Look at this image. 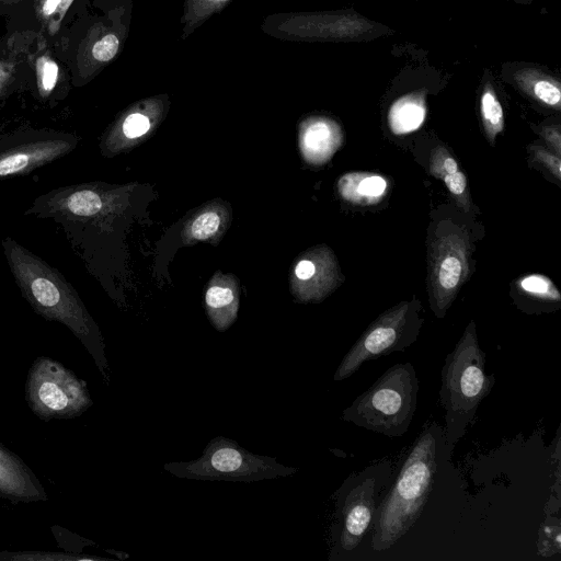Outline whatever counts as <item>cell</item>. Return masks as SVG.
Returning a JSON list of instances; mask_svg holds the SVG:
<instances>
[{
	"mask_svg": "<svg viewBox=\"0 0 561 561\" xmlns=\"http://www.w3.org/2000/svg\"><path fill=\"white\" fill-rule=\"evenodd\" d=\"M163 469L183 479L247 483L289 477L298 471L273 457L252 454L224 436L210 439L198 459L168 462Z\"/></svg>",
	"mask_w": 561,
	"mask_h": 561,
	"instance_id": "cell-5",
	"label": "cell"
},
{
	"mask_svg": "<svg viewBox=\"0 0 561 561\" xmlns=\"http://www.w3.org/2000/svg\"><path fill=\"white\" fill-rule=\"evenodd\" d=\"M231 0H183L182 38L187 37L213 14L222 10Z\"/></svg>",
	"mask_w": 561,
	"mask_h": 561,
	"instance_id": "cell-19",
	"label": "cell"
},
{
	"mask_svg": "<svg viewBox=\"0 0 561 561\" xmlns=\"http://www.w3.org/2000/svg\"><path fill=\"white\" fill-rule=\"evenodd\" d=\"M470 244L466 231L447 226L431 245L430 291L436 317L445 316L469 275Z\"/></svg>",
	"mask_w": 561,
	"mask_h": 561,
	"instance_id": "cell-8",
	"label": "cell"
},
{
	"mask_svg": "<svg viewBox=\"0 0 561 561\" xmlns=\"http://www.w3.org/2000/svg\"><path fill=\"white\" fill-rule=\"evenodd\" d=\"M430 173L445 183L451 196L465 211L470 209L467 178L445 147L438 145L432 150Z\"/></svg>",
	"mask_w": 561,
	"mask_h": 561,
	"instance_id": "cell-14",
	"label": "cell"
},
{
	"mask_svg": "<svg viewBox=\"0 0 561 561\" xmlns=\"http://www.w3.org/2000/svg\"><path fill=\"white\" fill-rule=\"evenodd\" d=\"M425 117L424 101L420 95H407L394 102L389 111V125L397 134L417 129Z\"/></svg>",
	"mask_w": 561,
	"mask_h": 561,
	"instance_id": "cell-17",
	"label": "cell"
},
{
	"mask_svg": "<svg viewBox=\"0 0 561 561\" xmlns=\"http://www.w3.org/2000/svg\"><path fill=\"white\" fill-rule=\"evenodd\" d=\"M481 116L484 129L491 145L503 130L504 116L501 103L491 89H486L481 96Z\"/></svg>",
	"mask_w": 561,
	"mask_h": 561,
	"instance_id": "cell-20",
	"label": "cell"
},
{
	"mask_svg": "<svg viewBox=\"0 0 561 561\" xmlns=\"http://www.w3.org/2000/svg\"><path fill=\"white\" fill-rule=\"evenodd\" d=\"M72 2H73V0H61L60 1V4H59L57 11L55 12L50 22L47 25V28H48V32L50 35H54L59 30L60 24L66 15L68 9L72 4Z\"/></svg>",
	"mask_w": 561,
	"mask_h": 561,
	"instance_id": "cell-31",
	"label": "cell"
},
{
	"mask_svg": "<svg viewBox=\"0 0 561 561\" xmlns=\"http://www.w3.org/2000/svg\"><path fill=\"white\" fill-rule=\"evenodd\" d=\"M538 549L539 553L545 557L560 552V525L557 519H547L541 525Z\"/></svg>",
	"mask_w": 561,
	"mask_h": 561,
	"instance_id": "cell-24",
	"label": "cell"
},
{
	"mask_svg": "<svg viewBox=\"0 0 561 561\" xmlns=\"http://www.w3.org/2000/svg\"><path fill=\"white\" fill-rule=\"evenodd\" d=\"M341 144L339 126L328 119L310 122L301 133V148L312 162L327 161Z\"/></svg>",
	"mask_w": 561,
	"mask_h": 561,
	"instance_id": "cell-15",
	"label": "cell"
},
{
	"mask_svg": "<svg viewBox=\"0 0 561 561\" xmlns=\"http://www.w3.org/2000/svg\"><path fill=\"white\" fill-rule=\"evenodd\" d=\"M78 139L55 131H25L0 138V181L28 174L75 150Z\"/></svg>",
	"mask_w": 561,
	"mask_h": 561,
	"instance_id": "cell-9",
	"label": "cell"
},
{
	"mask_svg": "<svg viewBox=\"0 0 561 561\" xmlns=\"http://www.w3.org/2000/svg\"><path fill=\"white\" fill-rule=\"evenodd\" d=\"M34 68L38 93L43 99H46L57 84L59 78L58 65L48 53L44 51L35 58Z\"/></svg>",
	"mask_w": 561,
	"mask_h": 561,
	"instance_id": "cell-22",
	"label": "cell"
},
{
	"mask_svg": "<svg viewBox=\"0 0 561 561\" xmlns=\"http://www.w3.org/2000/svg\"><path fill=\"white\" fill-rule=\"evenodd\" d=\"M387 190V180L370 172H350L341 176L337 182L340 196L348 203L360 206L379 203Z\"/></svg>",
	"mask_w": 561,
	"mask_h": 561,
	"instance_id": "cell-13",
	"label": "cell"
},
{
	"mask_svg": "<svg viewBox=\"0 0 561 561\" xmlns=\"http://www.w3.org/2000/svg\"><path fill=\"white\" fill-rule=\"evenodd\" d=\"M22 0H0V3H4V4H15V3H19L21 2Z\"/></svg>",
	"mask_w": 561,
	"mask_h": 561,
	"instance_id": "cell-33",
	"label": "cell"
},
{
	"mask_svg": "<svg viewBox=\"0 0 561 561\" xmlns=\"http://www.w3.org/2000/svg\"><path fill=\"white\" fill-rule=\"evenodd\" d=\"M0 497L13 503L44 502L48 499L31 468L1 443Z\"/></svg>",
	"mask_w": 561,
	"mask_h": 561,
	"instance_id": "cell-11",
	"label": "cell"
},
{
	"mask_svg": "<svg viewBox=\"0 0 561 561\" xmlns=\"http://www.w3.org/2000/svg\"><path fill=\"white\" fill-rule=\"evenodd\" d=\"M542 136L546 141L554 149L556 154L560 157L561 154V135L559 128H545L542 130Z\"/></svg>",
	"mask_w": 561,
	"mask_h": 561,
	"instance_id": "cell-32",
	"label": "cell"
},
{
	"mask_svg": "<svg viewBox=\"0 0 561 561\" xmlns=\"http://www.w3.org/2000/svg\"><path fill=\"white\" fill-rule=\"evenodd\" d=\"M15 61L9 58H0V95L11 82L15 72Z\"/></svg>",
	"mask_w": 561,
	"mask_h": 561,
	"instance_id": "cell-30",
	"label": "cell"
},
{
	"mask_svg": "<svg viewBox=\"0 0 561 561\" xmlns=\"http://www.w3.org/2000/svg\"><path fill=\"white\" fill-rule=\"evenodd\" d=\"M0 560L1 561H111L108 558L96 557V556H82V554H73L66 552H48V551H0Z\"/></svg>",
	"mask_w": 561,
	"mask_h": 561,
	"instance_id": "cell-21",
	"label": "cell"
},
{
	"mask_svg": "<svg viewBox=\"0 0 561 561\" xmlns=\"http://www.w3.org/2000/svg\"><path fill=\"white\" fill-rule=\"evenodd\" d=\"M295 276L309 285L308 298H319L333 287L337 277L334 257L330 252H323L318 257L300 260Z\"/></svg>",
	"mask_w": 561,
	"mask_h": 561,
	"instance_id": "cell-16",
	"label": "cell"
},
{
	"mask_svg": "<svg viewBox=\"0 0 561 561\" xmlns=\"http://www.w3.org/2000/svg\"><path fill=\"white\" fill-rule=\"evenodd\" d=\"M530 152L535 160L542 163L558 181L561 180V161L559 156L540 146H531Z\"/></svg>",
	"mask_w": 561,
	"mask_h": 561,
	"instance_id": "cell-28",
	"label": "cell"
},
{
	"mask_svg": "<svg viewBox=\"0 0 561 561\" xmlns=\"http://www.w3.org/2000/svg\"><path fill=\"white\" fill-rule=\"evenodd\" d=\"M419 382L411 363L396 364L346 408L342 417L388 437L403 435L416 408Z\"/></svg>",
	"mask_w": 561,
	"mask_h": 561,
	"instance_id": "cell-4",
	"label": "cell"
},
{
	"mask_svg": "<svg viewBox=\"0 0 561 561\" xmlns=\"http://www.w3.org/2000/svg\"><path fill=\"white\" fill-rule=\"evenodd\" d=\"M420 321L409 302H401L380 314L359 336L341 360L333 380L351 377L367 360L403 351L417 336Z\"/></svg>",
	"mask_w": 561,
	"mask_h": 561,
	"instance_id": "cell-7",
	"label": "cell"
},
{
	"mask_svg": "<svg viewBox=\"0 0 561 561\" xmlns=\"http://www.w3.org/2000/svg\"><path fill=\"white\" fill-rule=\"evenodd\" d=\"M25 400L32 412L45 422L80 416L93 403L87 382L47 356L33 362L25 383Z\"/></svg>",
	"mask_w": 561,
	"mask_h": 561,
	"instance_id": "cell-6",
	"label": "cell"
},
{
	"mask_svg": "<svg viewBox=\"0 0 561 561\" xmlns=\"http://www.w3.org/2000/svg\"><path fill=\"white\" fill-rule=\"evenodd\" d=\"M61 0H34V9L37 20L43 27H47L53 15L57 11Z\"/></svg>",
	"mask_w": 561,
	"mask_h": 561,
	"instance_id": "cell-29",
	"label": "cell"
},
{
	"mask_svg": "<svg viewBox=\"0 0 561 561\" xmlns=\"http://www.w3.org/2000/svg\"><path fill=\"white\" fill-rule=\"evenodd\" d=\"M9 270L33 310L66 325L92 356L108 382V364L101 332L72 285L55 267L11 237L1 241Z\"/></svg>",
	"mask_w": 561,
	"mask_h": 561,
	"instance_id": "cell-1",
	"label": "cell"
},
{
	"mask_svg": "<svg viewBox=\"0 0 561 561\" xmlns=\"http://www.w3.org/2000/svg\"><path fill=\"white\" fill-rule=\"evenodd\" d=\"M122 46L118 30L102 23L94 24L81 42L77 65L80 77L89 79L106 64L112 61Z\"/></svg>",
	"mask_w": 561,
	"mask_h": 561,
	"instance_id": "cell-12",
	"label": "cell"
},
{
	"mask_svg": "<svg viewBox=\"0 0 561 561\" xmlns=\"http://www.w3.org/2000/svg\"><path fill=\"white\" fill-rule=\"evenodd\" d=\"M375 479L368 478L354 486L344 497L340 512L339 547L353 551L365 535L376 512Z\"/></svg>",
	"mask_w": 561,
	"mask_h": 561,
	"instance_id": "cell-10",
	"label": "cell"
},
{
	"mask_svg": "<svg viewBox=\"0 0 561 561\" xmlns=\"http://www.w3.org/2000/svg\"><path fill=\"white\" fill-rule=\"evenodd\" d=\"M150 128V118L138 111H133L124 116L121 123V130L127 138H138Z\"/></svg>",
	"mask_w": 561,
	"mask_h": 561,
	"instance_id": "cell-26",
	"label": "cell"
},
{
	"mask_svg": "<svg viewBox=\"0 0 561 561\" xmlns=\"http://www.w3.org/2000/svg\"><path fill=\"white\" fill-rule=\"evenodd\" d=\"M220 226V217L214 211H207L194 219L190 233L194 239L205 240L214 236Z\"/></svg>",
	"mask_w": 561,
	"mask_h": 561,
	"instance_id": "cell-25",
	"label": "cell"
},
{
	"mask_svg": "<svg viewBox=\"0 0 561 561\" xmlns=\"http://www.w3.org/2000/svg\"><path fill=\"white\" fill-rule=\"evenodd\" d=\"M518 287L527 295L559 302L561 296L554 284L545 275L531 274L524 276L518 282Z\"/></svg>",
	"mask_w": 561,
	"mask_h": 561,
	"instance_id": "cell-23",
	"label": "cell"
},
{
	"mask_svg": "<svg viewBox=\"0 0 561 561\" xmlns=\"http://www.w3.org/2000/svg\"><path fill=\"white\" fill-rule=\"evenodd\" d=\"M205 302L214 327L219 331L226 330L237 314V298L234 291L227 286L213 285L205 295Z\"/></svg>",
	"mask_w": 561,
	"mask_h": 561,
	"instance_id": "cell-18",
	"label": "cell"
},
{
	"mask_svg": "<svg viewBox=\"0 0 561 561\" xmlns=\"http://www.w3.org/2000/svg\"><path fill=\"white\" fill-rule=\"evenodd\" d=\"M485 354L479 346L476 324L471 321L442 370L440 404L445 410L446 440L455 444L473 423L480 402L494 385V376L484 373Z\"/></svg>",
	"mask_w": 561,
	"mask_h": 561,
	"instance_id": "cell-3",
	"label": "cell"
},
{
	"mask_svg": "<svg viewBox=\"0 0 561 561\" xmlns=\"http://www.w3.org/2000/svg\"><path fill=\"white\" fill-rule=\"evenodd\" d=\"M436 438L425 430L415 440L390 492L376 514L373 549L382 551L403 537L420 517L436 472Z\"/></svg>",
	"mask_w": 561,
	"mask_h": 561,
	"instance_id": "cell-2",
	"label": "cell"
},
{
	"mask_svg": "<svg viewBox=\"0 0 561 561\" xmlns=\"http://www.w3.org/2000/svg\"><path fill=\"white\" fill-rule=\"evenodd\" d=\"M534 95L542 103L559 107L561 100L560 89L547 80H539L533 87Z\"/></svg>",
	"mask_w": 561,
	"mask_h": 561,
	"instance_id": "cell-27",
	"label": "cell"
}]
</instances>
